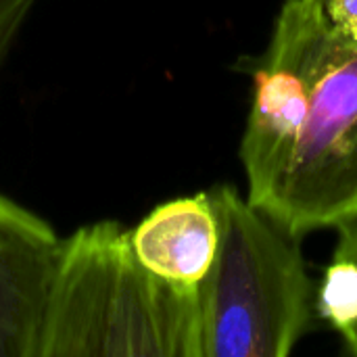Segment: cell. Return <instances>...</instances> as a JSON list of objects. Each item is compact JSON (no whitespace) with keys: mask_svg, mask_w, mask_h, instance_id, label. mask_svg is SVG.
<instances>
[{"mask_svg":"<svg viewBox=\"0 0 357 357\" xmlns=\"http://www.w3.org/2000/svg\"><path fill=\"white\" fill-rule=\"evenodd\" d=\"M38 357H201L199 287L149 272L117 222L84 226L63 241Z\"/></svg>","mask_w":357,"mask_h":357,"instance_id":"obj_1","label":"cell"},{"mask_svg":"<svg viewBox=\"0 0 357 357\" xmlns=\"http://www.w3.org/2000/svg\"><path fill=\"white\" fill-rule=\"evenodd\" d=\"M209 195L218 251L199 284L201 357L291 356L316 314V287L299 238L230 184Z\"/></svg>","mask_w":357,"mask_h":357,"instance_id":"obj_2","label":"cell"},{"mask_svg":"<svg viewBox=\"0 0 357 357\" xmlns=\"http://www.w3.org/2000/svg\"><path fill=\"white\" fill-rule=\"evenodd\" d=\"M295 238L357 220V46L331 29L293 153L259 209Z\"/></svg>","mask_w":357,"mask_h":357,"instance_id":"obj_3","label":"cell"},{"mask_svg":"<svg viewBox=\"0 0 357 357\" xmlns=\"http://www.w3.org/2000/svg\"><path fill=\"white\" fill-rule=\"evenodd\" d=\"M333 29L324 0H284L266 50L251 69V105L238 159L247 201L261 209L284 174L314 71Z\"/></svg>","mask_w":357,"mask_h":357,"instance_id":"obj_4","label":"cell"},{"mask_svg":"<svg viewBox=\"0 0 357 357\" xmlns=\"http://www.w3.org/2000/svg\"><path fill=\"white\" fill-rule=\"evenodd\" d=\"M63 241L0 195V357H38Z\"/></svg>","mask_w":357,"mask_h":357,"instance_id":"obj_5","label":"cell"},{"mask_svg":"<svg viewBox=\"0 0 357 357\" xmlns=\"http://www.w3.org/2000/svg\"><path fill=\"white\" fill-rule=\"evenodd\" d=\"M138 261L155 276L199 287L218 251V218L209 190L157 205L130 230Z\"/></svg>","mask_w":357,"mask_h":357,"instance_id":"obj_6","label":"cell"},{"mask_svg":"<svg viewBox=\"0 0 357 357\" xmlns=\"http://www.w3.org/2000/svg\"><path fill=\"white\" fill-rule=\"evenodd\" d=\"M316 316L341 339L357 328V257L335 251L316 289Z\"/></svg>","mask_w":357,"mask_h":357,"instance_id":"obj_7","label":"cell"},{"mask_svg":"<svg viewBox=\"0 0 357 357\" xmlns=\"http://www.w3.org/2000/svg\"><path fill=\"white\" fill-rule=\"evenodd\" d=\"M36 0H0V69Z\"/></svg>","mask_w":357,"mask_h":357,"instance_id":"obj_8","label":"cell"},{"mask_svg":"<svg viewBox=\"0 0 357 357\" xmlns=\"http://www.w3.org/2000/svg\"><path fill=\"white\" fill-rule=\"evenodd\" d=\"M324 8L333 27L357 46V0H324Z\"/></svg>","mask_w":357,"mask_h":357,"instance_id":"obj_9","label":"cell"},{"mask_svg":"<svg viewBox=\"0 0 357 357\" xmlns=\"http://www.w3.org/2000/svg\"><path fill=\"white\" fill-rule=\"evenodd\" d=\"M337 230H339V243H337L335 251L357 257V220L337 228ZM343 351L347 356L357 357V328H354L349 335L343 337Z\"/></svg>","mask_w":357,"mask_h":357,"instance_id":"obj_10","label":"cell"}]
</instances>
